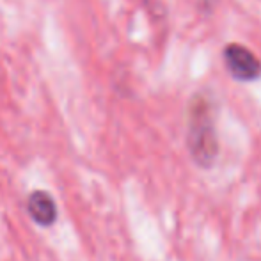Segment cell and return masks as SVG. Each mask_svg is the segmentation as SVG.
Instances as JSON below:
<instances>
[{
  "label": "cell",
  "instance_id": "cell-3",
  "mask_svg": "<svg viewBox=\"0 0 261 261\" xmlns=\"http://www.w3.org/2000/svg\"><path fill=\"white\" fill-rule=\"evenodd\" d=\"M27 212L36 224L50 227L57 220V204L46 190H36L27 199Z\"/></svg>",
  "mask_w": 261,
  "mask_h": 261
},
{
  "label": "cell",
  "instance_id": "cell-1",
  "mask_svg": "<svg viewBox=\"0 0 261 261\" xmlns=\"http://www.w3.org/2000/svg\"><path fill=\"white\" fill-rule=\"evenodd\" d=\"M187 149L194 164L210 169L219 156L215 107L206 91L192 94L187 105Z\"/></svg>",
  "mask_w": 261,
  "mask_h": 261
},
{
  "label": "cell",
  "instance_id": "cell-4",
  "mask_svg": "<svg viewBox=\"0 0 261 261\" xmlns=\"http://www.w3.org/2000/svg\"><path fill=\"white\" fill-rule=\"evenodd\" d=\"M217 6V0H199V11L203 14H212Z\"/></svg>",
  "mask_w": 261,
  "mask_h": 261
},
{
  "label": "cell",
  "instance_id": "cell-2",
  "mask_svg": "<svg viewBox=\"0 0 261 261\" xmlns=\"http://www.w3.org/2000/svg\"><path fill=\"white\" fill-rule=\"evenodd\" d=\"M227 73L238 82H256L261 79V59L242 43H229L222 50Z\"/></svg>",
  "mask_w": 261,
  "mask_h": 261
}]
</instances>
